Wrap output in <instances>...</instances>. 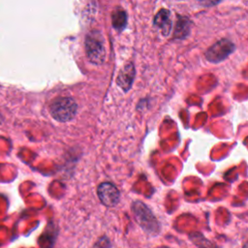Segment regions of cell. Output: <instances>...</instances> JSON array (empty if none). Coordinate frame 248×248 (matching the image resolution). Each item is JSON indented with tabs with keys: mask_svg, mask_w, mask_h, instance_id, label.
Returning a JSON list of instances; mask_svg holds the SVG:
<instances>
[{
	"mask_svg": "<svg viewBox=\"0 0 248 248\" xmlns=\"http://www.w3.org/2000/svg\"><path fill=\"white\" fill-rule=\"evenodd\" d=\"M132 210L137 222L147 232H157L159 230V224L152 214L150 209L141 202L137 201L133 202Z\"/></svg>",
	"mask_w": 248,
	"mask_h": 248,
	"instance_id": "obj_1",
	"label": "cell"
},
{
	"mask_svg": "<svg viewBox=\"0 0 248 248\" xmlns=\"http://www.w3.org/2000/svg\"><path fill=\"white\" fill-rule=\"evenodd\" d=\"M78 106L72 98L56 99L50 106V113L58 121L66 122L73 119L77 113Z\"/></svg>",
	"mask_w": 248,
	"mask_h": 248,
	"instance_id": "obj_2",
	"label": "cell"
},
{
	"mask_svg": "<svg viewBox=\"0 0 248 248\" xmlns=\"http://www.w3.org/2000/svg\"><path fill=\"white\" fill-rule=\"evenodd\" d=\"M86 53L90 61L94 64H102L106 57V50L104 46V40L102 36L93 32L88 34L85 41Z\"/></svg>",
	"mask_w": 248,
	"mask_h": 248,
	"instance_id": "obj_3",
	"label": "cell"
},
{
	"mask_svg": "<svg viewBox=\"0 0 248 248\" xmlns=\"http://www.w3.org/2000/svg\"><path fill=\"white\" fill-rule=\"evenodd\" d=\"M234 49L233 44L228 39H222L212 45L205 52V58L211 63L225 60Z\"/></svg>",
	"mask_w": 248,
	"mask_h": 248,
	"instance_id": "obj_4",
	"label": "cell"
},
{
	"mask_svg": "<svg viewBox=\"0 0 248 248\" xmlns=\"http://www.w3.org/2000/svg\"><path fill=\"white\" fill-rule=\"evenodd\" d=\"M97 194L103 204L107 206H114L118 203L120 193L118 189L109 182H103L98 186Z\"/></svg>",
	"mask_w": 248,
	"mask_h": 248,
	"instance_id": "obj_5",
	"label": "cell"
},
{
	"mask_svg": "<svg viewBox=\"0 0 248 248\" xmlns=\"http://www.w3.org/2000/svg\"><path fill=\"white\" fill-rule=\"evenodd\" d=\"M135 67L131 62L125 64L124 67L120 70L117 77V84L124 92L130 90L135 78Z\"/></svg>",
	"mask_w": 248,
	"mask_h": 248,
	"instance_id": "obj_6",
	"label": "cell"
},
{
	"mask_svg": "<svg viewBox=\"0 0 248 248\" xmlns=\"http://www.w3.org/2000/svg\"><path fill=\"white\" fill-rule=\"evenodd\" d=\"M171 19L170 14L168 10L162 9L160 10L154 17V25L158 27L161 33L165 36H168L171 29Z\"/></svg>",
	"mask_w": 248,
	"mask_h": 248,
	"instance_id": "obj_7",
	"label": "cell"
},
{
	"mask_svg": "<svg viewBox=\"0 0 248 248\" xmlns=\"http://www.w3.org/2000/svg\"><path fill=\"white\" fill-rule=\"evenodd\" d=\"M111 22H112V26L116 30L118 31L123 30L127 24V15L125 11L120 8L115 9L111 14Z\"/></svg>",
	"mask_w": 248,
	"mask_h": 248,
	"instance_id": "obj_8",
	"label": "cell"
},
{
	"mask_svg": "<svg viewBox=\"0 0 248 248\" xmlns=\"http://www.w3.org/2000/svg\"><path fill=\"white\" fill-rule=\"evenodd\" d=\"M190 31V21L186 17H179L177 19L175 29H174V37L176 38H184L188 35Z\"/></svg>",
	"mask_w": 248,
	"mask_h": 248,
	"instance_id": "obj_9",
	"label": "cell"
},
{
	"mask_svg": "<svg viewBox=\"0 0 248 248\" xmlns=\"http://www.w3.org/2000/svg\"><path fill=\"white\" fill-rule=\"evenodd\" d=\"M191 237L193 238V241L200 247V248H219L217 247L214 243L210 242L209 240L205 239L202 235L196 233L194 235H191Z\"/></svg>",
	"mask_w": 248,
	"mask_h": 248,
	"instance_id": "obj_10",
	"label": "cell"
},
{
	"mask_svg": "<svg viewBox=\"0 0 248 248\" xmlns=\"http://www.w3.org/2000/svg\"><path fill=\"white\" fill-rule=\"evenodd\" d=\"M93 248H110V243L107 237L100 238Z\"/></svg>",
	"mask_w": 248,
	"mask_h": 248,
	"instance_id": "obj_11",
	"label": "cell"
},
{
	"mask_svg": "<svg viewBox=\"0 0 248 248\" xmlns=\"http://www.w3.org/2000/svg\"><path fill=\"white\" fill-rule=\"evenodd\" d=\"M202 5L203 6H212V5H216L219 2H221L222 0H198Z\"/></svg>",
	"mask_w": 248,
	"mask_h": 248,
	"instance_id": "obj_12",
	"label": "cell"
},
{
	"mask_svg": "<svg viewBox=\"0 0 248 248\" xmlns=\"http://www.w3.org/2000/svg\"><path fill=\"white\" fill-rule=\"evenodd\" d=\"M243 248H248V241L244 244V246H243Z\"/></svg>",
	"mask_w": 248,
	"mask_h": 248,
	"instance_id": "obj_13",
	"label": "cell"
}]
</instances>
